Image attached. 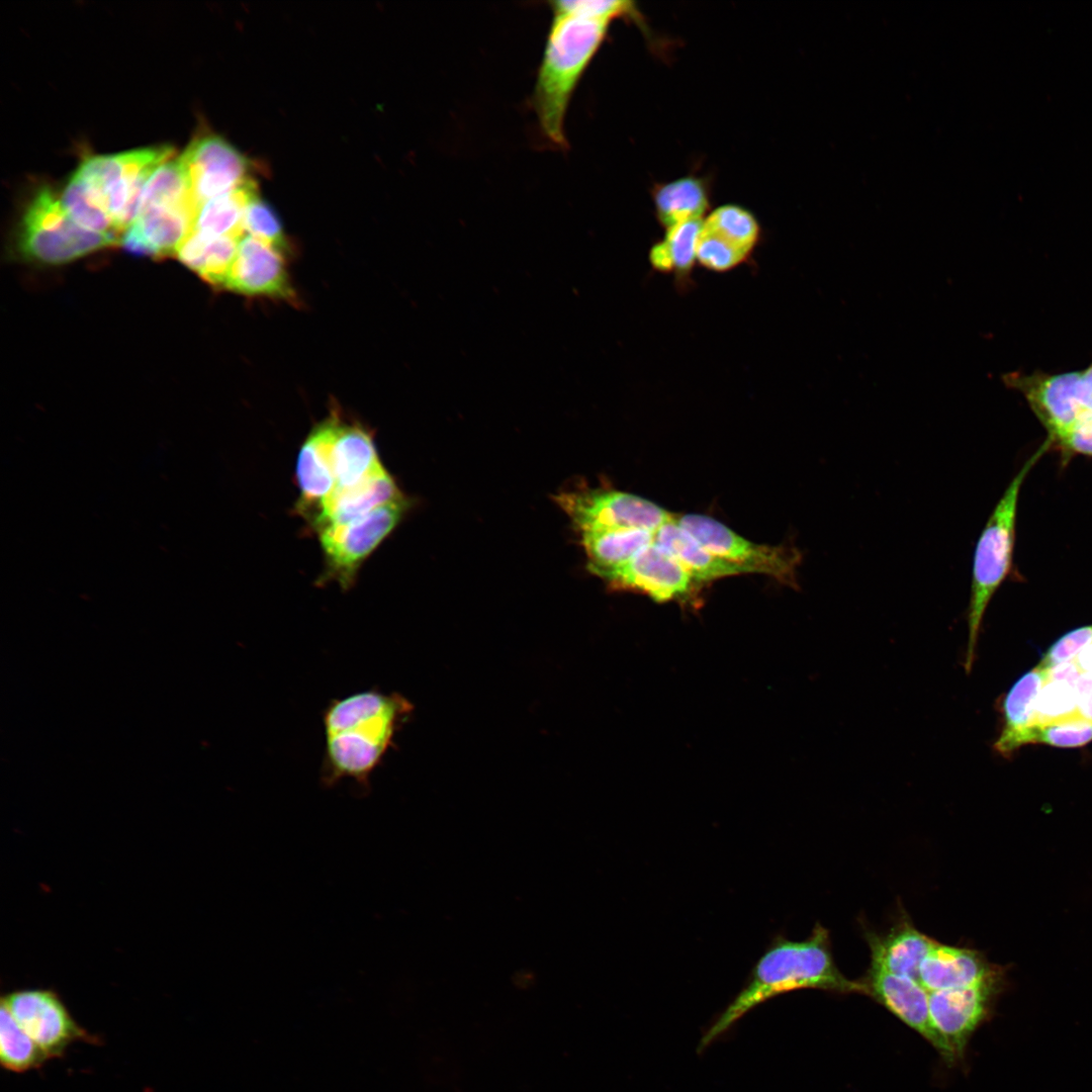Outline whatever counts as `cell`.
Returning a JSON list of instances; mask_svg holds the SVG:
<instances>
[{"instance_id": "obj_1", "label": "cell", "mask_w": 1092, "mask_h": 1092, "mask_svg": "<svg viewBox=\"0 0 1092 1092\" xmlns=\"http://www.w3.org/2000/svg\"><path fill=\"white\" fill-rule=\"evenodd\" d=\"M412 710L402 696L377 688L332 700L322 718L323 784L333 787L350 780L369 786Z\"/></svg>"}, {"instance_id": "obj_2", "label": "cell", "mask_w": 1092, "mask_h": 1092, "mask_svg": "<svg viewBox=\"0 0 1092 1092\" xmlns=\"http://www.w3.org/2000/svg\"><path fill=\"white\" fill-rule=\"evenodd\" d=\"M801 989L863 994L860 981H850L838 970L829 931L819 923L803 940L778 935L770 941L744 987L703 1034L698 1052L704 1051L757 1005Z\"/></svg>"}, {"instance_id": "obj_3", "label": "cell", "mask_w": 1092, "mask_h": 1092, "mask_svg": "<svg viewBox=\"0 0 1092 1092\" xmlns=\"http://www.w3.org/2000/svg\"><path fill=\"white\" fill-rule=\"evenodd\" d=\"M532 105L544 136L565 149V118L584 71L603 43L609 21L552 12Z\"/></svg>"}, {"instance_id": "obj_4", "label": "cell", "mask_w": 1092, "mask_h": 1092, "mask_svg": "<svg viewBox=\"0 0 1092 1092\" xmlns=\"http://www.w3.org/2000/svg\"><path fill=\"white\" fill-rule=\"evenodd\" d=\"M1051 445L1048 438L1016 473L990 515L977 542L967 614L968 642L964 667L968 673L974 665L985 611L1011 568L1020 488L1030 469Z\"/></svg>"}, {"instance_id": "obj_5", "label": "cell", "mask_w": 1092, "mask_h": 1092, "mask_svg": "<svg viewBox=\"0 0 1092 1092\" xmlns=\"http://www.w3.org/2000/svg\"><path fill=\"white\" fill-rule=\"evenodd\" d=\"M118 243L117 235L86 230L76 223L61 199L48 187L39 189L23 214L17 248L25 260L60 265Z\"/></svg>"}, {"instance_id": "obj_6", "label": "cell", "mask_w": 1092, "mask_h": 1092, "mask_svg": "<svg viewBox=\"0 0 1092 1092\" xmlns=\"http://www.w3.org/2000/svg\"><path fill=\"white\" fill-rule=\"evenodd\" d=\"M410 506L404 495L345 526L317 532L325 560L324 573L317 582L335 581L342 589H349L364 560L395 529Z\"/></svg>"}, {"instance_id": "obj_7", "label": "cell", "mask_w": 1092, "mask_h": 1092, "mask_svg": "<svg viewBox=\"0 0 1092 1092\" xmlns=\"http://www.w3.org/2000/svg\"><path fill=\"white\" fill-rule=\"evenodd\" d=\"M676 523L711 553L749 573L765 574L797 587L801 552L792 546H771L749 541L724 524L704 515L675 516Z\"/></svg>"}, {"instance_id": "obj_8", "label": "cell", "mask_w": 1092, "mask_h": 1092, "mask_svg": "<svg viewBox=\"0 0 1092 1092\" xmlns=\"http://www.w3.org/2000/svg\"><path fill=\"white\" fill-rule=\"evenodd\" d=\"M1 1004L50 1060L63 1058L77 1041L102 1043L98 1035L78 1024L54 989L14 990L1 997Z\"/></svg>"}, {"instance_id": "obj_9", "label": "cell", "mask_w": 1092, "mask_h": 1092, "mask_svg": "<svg viewBox=\"0 0 1092 1092\" xmlns=\"http://www.w3.org/2000/svg\"><path fill=\"white\" fill-rule=\"evenodd\" d=\"M554 499L579 533L621 529L655 532L673 518L656 504L619 490L565 491Z\"/></svg>"}, {"instance_id": "obj_10", "label": "cell", "mask_w": 1092, "mask_h": 1092, "mask_svg": "<svg viewBox=\"0 0 1092 1092\" xmlns=\"http://www.w3.org/2000/svg\"><path fill=\"white\" fill-rule=\"evenodd\" d=\"M1049 433L1092 413V364L1083 371L1011 377Z\"/></svg>"}, {"instance_id": "obj_11", "label": "cell", "mask_w": 1092, "mask_h": 1092, "mask_svg": "<svg viewBox=\"0 0 1092 1092\" xmlns=\"http://www.w3.org/2000/svg\"><path fill=\"white\" fill-rule=\"evenodd\" d=\"M195 206L229 193L247 180L250 161L233 145L215 134L193 140L180 156Z\"/></svg>"}, {"instance_id": "obj_12", "label": "cell", "mask_w": 1092, "mask_h": 1092, "mask_svg": "<svg viewBox=\"0 0 1092 1092\" xmlns=\"http://www.w3.org/2000/svg\"><path fill=\"white\" fill-rule=\"evenodd\" d=\"M597 575L614 588L637 590L661 603L687 599L697 582L670 553L655 542L625 563Z\"/></svg>"}, {"instance_id": "obj_13", "label": "cell", "mask_w": 1092, "mask_h": 1092, "mask_svg": "<svg viewBox=\"0 0 1092 1092\" xmlns=\"http://www.w3.org/2000/svg\"><path fill=\"white\" fill-rule=\"evenodd\" d=\"M1003 980L1004 973L973 986L929 992L932 1024L956 1058L962 1057L970 1036L985 1019Z\"/></svg>"}, {"instance_id": "obj_14", "label": "cell", "mask_w": 1092, "mask_h": 1092, "mask_svg": "<svg viewBox=\"0 0 1092 1092\" xmlns=\"http://www.w3.org/2000/svg\"><path fill=\"white\" fill-rule=\"evenodd\" d=\"M860 982L863 994L873 997L917 1031L946 1062H954L957 1058L952 1050L932 1024L928 1005L929 992L918 981L870 967Z\"/></svg>"}, {"instance_id": "obj_15", "label": "cell", "mask_w": 1092, "mask_h": 1092, "mask_svg": "<svg viewBox=\"0 0 1092 1092\" xmlns=\"http://www.w3.org/2000/svg\"><path fill=\"white\" fill-rule=\"evenodd\" d=\"M223 288L246 295L294 298L282 251L252 236L240 240Z\"/></svg>"}, {"instance_id": "obj_16", "label": "cell", "mask_w": 1092, "mask_h": 1092, "mask_svg": "<svg viewBox=\"0 0 1092 1092\" xmlns=\"http://www.w3.org/2000/svg\"><path fill=\"white\" fill-rule=\"evenodd\" d=\"M394 478L382 465L358 483L334 489L304 518L314 532L345 526L384 504L403 497Z\"/></svg>"}, {"instance_id": "obj_17", "label": "cell", "mask_w": 1092, "mask_h": 1092, "mask_svg": "<svg viewBox=\"0 0 1092 1092\" xmlns=\"http://www.w3.org/2000/svg\"><path fill=\"white\" fill-rule=\"evenodd\" d=\"M343 420L333 413L318 423L302 443L296 462L300 497L298 513L305 517L335 488L332 451Z\"/></svg>"}, {"instance_id": "obj_18", "label": "cell", "mask_w": 1092, "mask_h": 1092, "mask_svg": "<svg viewBox=\"0 0 1092 1092\" xmlns=\"http://www.w3.org/2000/svg\"><path fill=\"white\" fill-rule=\"evenodd\" d=\"M172 155L171 147L162 146L113 155L88 156L75 173L105 207V196L115 186L122 182H147L154 171Z\"/></svg>"}, {"instance_id": "obj_19", "label": "cell", "mask_w": 1092, "mask_h": 1092, "mask_svg": "<svg viewBox=\"0 0 1092 1092\" xmlns=\"http://www.w3.org/2000/svg\"><path fill=\"white\" fill-rule=\"evenodd\" d=\"M1004 971L979 950L936 941L919 966V983L928 992L973 986Z\"/></svg>"}, {"instance_id": "obj_20", "label": "cell", "mask_w": 1092, "mask_h": 1092, "mask_svg": "<svg viewBox=\"0 0 1092 1092\" xmlns=\"http://www.w3.org/2000/svg\"><path fill=\"white\" fill-rule=\"evenodd\" d=\"M871 966L898 976L919 980V966L936 940L909 921H901L888 933H868ZM919 982V981H918Z\"/></svg>"}, {"instance_id": "obj_21", "label": "cell", "mask_w": 1092, "mask_h": 1092, "mask_svg": "<svg viewBox=\"0 0 1092 1092\" xmlns=\"http://www.w3.org/2000/svg\"><path fill=\"white\" fill-rule=\"evenodd\" d=\"M654 542L670 553L697 582L748 574L742 567L704 548L676 523L675 516L655 532Z\"/></svg>"}, {"instance_id": "obj_22", "label": "cell", "mask_w": 1092, "mask_h": 1092, "mask_svg": "<svg viewBox=\"0 0 1092 1092\" xmlns=\"http://www.w3.org/2000/svg\"><path fill=\"white\" fill-rule=\"evenodd\" d=\"M335 488L352 486L383 464L372 433L357 423L343 421L332 451Z\"/></svg>"}, {"instance_id": "obj_23", "label": "cell", "mask_w": 1092, "mask_h": 1092, "mask_svg": "<svg viewBox=\"0 0 1092 1092\" xmlns=\"http://www.w3.org/2000/svg\"><path fill=\"white\" fill-rule=\"evenodd\" d=\"M241 239L213 237L192 231L178 247L175 256L204 281L223 288Z\"/></svg>"}, {"instance_id": "obj_24", "label": "cell", "mask_w": 1092, "mask_h": 1092, "mask_svg": "<svg viewBox=\"0 0 1092 1092\" xmlns=\"http://www.w3.org/2000/svg\"><path fill=\"white\" fill-rule=\"evenodd\" d=\"M702 226V219H694L666 230L664 239L649 250L651 267L660 273L672 274L679 291H687L694 284L692 275Z\"/></svg>"}, {"instance_id": "obj_25", "label": "cell", "mask_w": 1092, "mask_h": 1092, "mask_svg": "<svg viewBox=\"0 0 1092 1092\" xmlns=\"http://www.w3.org/2000/svg\"><path fill=\"white\" fill-rule=\"evenodd\" d=\"M655 532L642 529H621L579 533L588 558L589 571L598 574L625 563L642 549L654 543Z\"/></svg>"}, {"instance_id": "obj_26", "label": "cell", "mask_w": 1092, "mask_h": 1092, "mask_svg": "<svg viewBox=\"0 0 1092 1092\" xmlns=\"http://www.w3.org/2000/svg\"><path fill=\"white\" fill-rule=\"evenodd\" d=\"M196 213L190 205L150 207L141 211L133 223L162 259L175 255L193 231Z\"/></svg>"}, {"instance_id": "obj_27", "label": "cell", "mask_w": 1092, "mask_h": 1092, "mask_svg": "<svg viewBox=\"0 0 1092 1092\" xmlns=\"http://www.w3.org/2000/svg\"><path fill=\"white\" fill-rule=\"evenodd\" d=\"M653 197L656 217L665 230L702 219L709 206L706 187L694 177L679 178L659 186Z\"/></svg>"}, {"instance_id": "obj_28", "label": "cell", "mask_w": 1092, "mask_h": 1092, "mask_svg": "<svg viewBox=\"0 0 1092 1092\" xmlns=\"http://www.w3.org/2000/svg\"><path fill=\"white\" fill-rule=\"evenodd\" d=\"M256 195L257 184L249 179L237 189L206 201L196 213L193 231L213 237L242 238L246 206Z\"/></svg>"}, {"instance_id": "obj_29", "label": "cell", "mask_w": 1092, "mask_h": 1092, "mask_svg": "<svg viewBox=\"0 0 1092 1092\" xmlns=\"http://www.w3.org/2000/svg\"><path fill=\"white\" fill-rule=\"evenodd\" d=\"M1046 680V669L1037 665L1014 682L1001 705L1003 725L994 746L1006 742L1034 723L1035 703Z\"/></svg>"}, {"instance_id": "obj_30", "label": "cell", "mask_w": 1092, "mask_h": 1092, "mask_svg": "<svg viewBox=\"0 0 1092 1092\" xmlns=\"http://www.w3.org/2000/svg\"><path fill=\"white\" fill-rule=\"evenodd\" d=\"M1092 741V722L1081 717L1064 722L1027 726L1006 742L994 746L997 753L1009 756L1026 744H1048L1056 747H1079Z\"/></svg>"}, {"instance_id": "obj_31", "label": "cell", "mask_w": 1092, "mask_h": 1092, "mask_svg": "<svg viewBox=\"0 0 1092 1092\" xmlns=\"http://www.w3.org/2000/svg\"><path fill=\"white\" fill-rule=\"evenodd\" d=\"M702 230L750 256L761 236L755 216L734 204H725L714 209L703 220Z\"/></svg>"}, {"instance_id": "obj_32", "label": "cell", "mask_w": 1092, "mask_h": 1092, "mask_svg": "<svg viewBox=\"0 0 1092 1092\" xmlns=\"http://www.w3.org/2000/svg\"><path fill=\"white\" fill-rule=\"evenodd\" d=\"M50 1059L20 1027L9 1010L0 1008V1062L3 1069L25 1073L40 1069Z\"/></svg>"}, {"instance_id": "obj_33", "label": "cell", "mask_w": 1092, "mask_h": 1092, "mask_svg": "<svg viewBox=\"0 0 1092 1092\" xmlns=\"http://www.w3.org/2000/svg\"><path fill=\"white\" fill-rule=\"evenodd\" d=\"M183 205L198 211L191 198L185 166L177 157L161 164L151 175L144 189L141 211L150 207Z\"/></svg>"}, {"instance_id": "obj_34", "label": "cell", "mask_w": 1092, "mask_h": 1092, "mask_svg": "<svg viewBox=\"0 0 1092 1092\" xmlns=\"http://www.w3.org/2000/svg\"><path fill=\"white\" fill-rule=\"evenodd\" d=\"M60 199L67 213L80 226L102 234H119L105 207L76 173L68 180Z\"/></svg>"}, {"instance_id": "obj_35", "label": "cell", "mask_w": 1092, "mask_h": 1092, "mask_svg": "<svg viewBox=\"0 0 1092 1092\" xmlns=\"http://www.w3.org/2000/svg\"><path fill=\"white\" fill-rule=\"evenodd\" d=\"M1077 717L1080 716L1075 686L1064 680L1048 679L1035 703L1033 724L1064 722Z\"/></svg>"}, {"instance_id": "obj_36", "label": "cell", "mask_w": 1092, "mask_h": 1092, "mask_svg": "<svg viewBox=\"0 0 1092 1092\" xmlns=\"http://www.w3.org/2000/svg\"><path fill=\"white\" fill-rule=\"evenodd\" d=\"M243 228L250 236L281 251H283L287 245L282 230V223L276 211L269 203L258 197V195L254 196L246 206Z\"/></svg>"}, {"instance_id": "obj_37", "label": "cell", "mask_w": 1092, "mask_h": 1092, "mask_svg": "<svg viewBox=\"0 0 1092 1092\" xmlns=\"http://www.w3.org/2000/svg\"><path fill=\"white\" fill-rule=\"evenodd\" d=\"M751 256L728 245L719 238L701 231L697 261L705 269L717 273L728 272L743 263Z\"/></svg>"}, {"instance_id": "obj_38", "label": "cell", "mask_w": 1092, "mask_h": 1092, "mask_svg": "<svg viewBox=\"0 0 1092 1092\" xmlns=\"http://www.w3.org/2000/svg\"><path fill=\"white\" fill-rule=\"evenodd\" d=\"M549 6L552 12L573 13L609 22L612 19L627 14L632 10L631 2L618 0H562L551 1L549 2Z\"/></svg>"}, {"instance_id": "obj_39", "label": "cell", "mask_w": 1092, "mask_h": 1092, "mask_svg": "<svg viewBox=\"0 0 1092 1092\" xmlns=\"http://www.w3.org/2000/svg\"><path fill=\"white\" fill-rule=\"evenodd\" d=\"M1092 642V625L1074 629L1059 638L1045 651L1039 666L1044 669L1073 660Z\"/></svg>"}, {"instance_id": "obj_40", "label": "cell", "mask_w": 1092, "mask_h": 1092, "mask_svg": "<svg viewBox=\"0 0 1092 1092\" xmlns=\"http://www.w3.org/2000/svg\"><path fill=\"white\" fill-rule=\"evenodd\" d=\"M1049 438L1065 450L1092 456V413L1079 416L1068 426L1051 433Z\"/></svg>"}, {"instance_id": "obj_41", "label": "cell", "mask_w": 1092, "mask_h": 1092, "mask_svg": "<svg viewBox=\"0 0 1092 1092\" xmlns=\"http://www.w3.org/2000/svg\"><path fill=\"white\" fill-rule=\"evenodd\" d=\"M120 244L124 250L135 256L161 259L159 253L146 240L139 228L132 222L121 235Z\"/></svg>"}, {"instance_id": "obj_42", "label": "cell", "mask_w": 1092, "mask_h": 1092, "mask_svg": "<svg viewBox=\"0 0 1092 1092\" xmlns=\"http://www.w3.org/2000/svg\"><path fill=\"white\" fill-rule=\"evenodd\" d=\"M1079 716L1092 722V672H1082L1075 682Z\"/></svg>"}, {"instance_id": "obj_43", "label": "cell", "mask_w": 1092, "mask_h": 1092, "mask_svg": "<svg viewBox=\"0 0 1092 1092\" xmlns=\"http://www.w3.org/2000/svg\"><path fill=\"white\" fill-rule=\"evenodd\" d=\"M1048 679L1050 680H1064L1075 686L1076 680L1082 673L1076 662L1073 660L1066 661L1058 664L1052 668L1046 669Z\"/></svg>"}, {"instance_id": "obj_44", "label": "cell", "mask_w": 1092, "mask_h": 1092, "mask_svg": "<svg viewBox=\"0 0 1092 1092\" xmlns=\"http://www.w3.org/2000/svg\"><path fill=\"white\" fill-rule=\"evenodd\" d=\"M1074 661L1082 672H1092V642L1074 658Z\"/></svg>"}]
</instances>
